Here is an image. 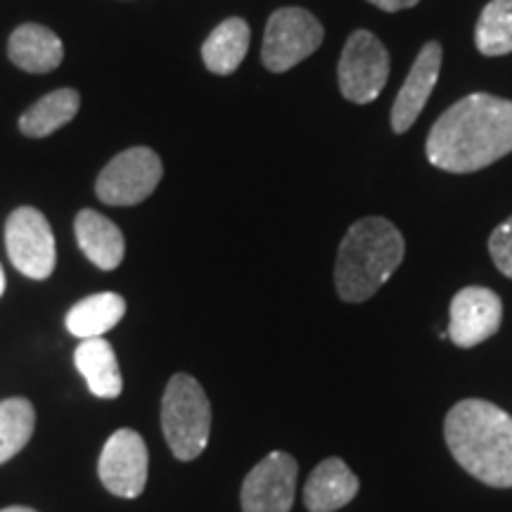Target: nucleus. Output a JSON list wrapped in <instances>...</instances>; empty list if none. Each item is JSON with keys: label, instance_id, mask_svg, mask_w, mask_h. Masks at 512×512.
<instances>
[{"label": "nucleus", "instance_id": "dca6fc26", "mask_svg": "<svg viewBox=\"0 0 512 512\" xmlns=\"http://www.w3.org/2000/svg\"><path fill=\"white\" fill-rule=\"evenodd\" d=\"M74 363L88 389L100 399H117L124 389L117 354H114L112 344L102 337L83 339L74 351Z\"/></svg>", "mask_w": 512, "mask_h": 512}, {"label": "nucleus", "instance_id": "5701e85b", "mask_svg": "<svg viewBox=\"0 0 512 512\" xmlns=\"http://www.w3.org/2000/svg\"><path fill=\"white\" fill-rule=\"evenodd\" d=\"M368 3H373L375 8H380L384 12H399V10L413 8V5H418L420 0H368Z\"/></svg>", "mask_w": 512, "mask_h": 512}, {"label": "nucleus", "instance_id": "f8f14e48", "mask_svg": "<svg viewBox=\"0 0 512 512\" xmlns=\"http://www.w3.org/2000/svg\"><path fill=\"white\" fill-rule=\"evenodd\" d=\"M439 67H441V46L437 41H430L422 46V50L415 57L411 72H408L406 83L401 86L399 95H396L392 107V128L396 133H406L415 121H418L420 112L425 110L427 100L439 81Z\"/></svg>", "mask_w": 512, "mask_h": 512}, {"label": "nucleus", "instance_id": "393cba45", "mask_svg": "<svg viewBox=\"0 0 512 512\" xmlns=\"http://www.w3.org/2000/svg\"><path fill=\"white\" fill-rule=\"evenodd\" d=\"M3 292H5V273L3 268H0V297H3Z\"/></svg>", "mask_w": 512, "mask_h": 512}, {"label": "nucleus", "instance_id": "9b49d317", "mask_svg": "<svg viewBox=\"0 0 512 512\" xmlns=\"http://www.w3.org/2000/svg\"><path fill=\"white\" fill-rule=\"evenodd\" d=\"M503 320V302L494 290L465 287L451 302L448 337L460 349H472L494 337Z\"/></svg>", "mask_w": 512, "mask_h": 512}, {"label": "nucleus", "instance_id": "423d86ee", "mask_svg": "<svg viewBox=\"0 0 512 512\" xmlns=\"http://www.w3.org/2000/svg\"><path fill=\"white\" fill-rule=\"evenodd\" d=\"M325 31L309 10L280 8L268 19L261 60L266 69L280 74L292 69L306 57L316 53L323 43Z\"/></svg>", "mask_w": 512, "mask_h": 512}, {"label": "nucleus", "instance_id": "4be33fe9", "mask_svg": "<svg viewBox=\"0 0 512 512\" xmlns=\"http://www.w3.org/2000/svg\"><path fill=\"white\" fill-rule=\"evenodd\" d=\"M489 252L498 271L512 278V216L491 233Z\"/></svg>", "mask_w": 512, "mask_h": 512}, {"label": "nucleus", "instance_id": "ddd939ff", "mask_svg": "<svg viewBox=\"0 0 512 512\" xmlns=\"http://www.w3.org/2000/svg\"><path fill=\"white\" fill-rule=\"evenodd\" d=\"M358 477L342 458L323 460L304 486V505L309 512H335L358 494Z\"/></svg>", "mask_w": 512, "mask_h": 512}, {"label": "nucleus", "instance_id": "f03ea898", "mask_svg": "<svg viewBox=\"0 0 512 512\" xmlns=\"http://www.w3.org/2000/svg\"><path fill=\"white\" fill-rule=\"evenodd\" d=\"M444 437L456 463L479 482L512 486V418L482 399L456 403L446 415Z\"/></svg>", "mask_w": 512, "mask_h": 512}, {"label": "nucleus", "instance_id": "f257e3e1", "mask_svg": "<svg viewBox=\"0 0 512 512\" xmlns=\"http://www.w3.org/2000/svg\"><path fill=\"white\" fill-rule=\"evenodd\" d=\"M427 159L448 174L482 171L512 152V102L475 93L441 114L425 145Z\"/></svg>", "mask_w": 512, "mask_h": 512}, {"label": "nucleus", "instance_id": "4468645a", "mask_svg": "<svg viewBox=\"0 0 512 512\" xmlns=\"http://www.w3.org/2000/svg\"><path fill=\"white\" fill-rule=\"evenodd\" d=\"M74 233L76 240H79L81 252L88 256L93 266L102 268V271H114L121 264V259H124V233H121L117 223H112L107 216L98 214V211H79L74 221Z\"/></svg>", "mask_w": 512, "mask_h": 512}, {"label": "nucleus", "instance_id": "f3484780", "mask_svg": "<svg viewBox=\"0 0 512 512\" xmlns=\"http://www.w3.org/2000/svg\"><path fill=\"white\" fill-rule=\"evenodd\" d=\"M126 302L121 294L100 292L93 297L81 299L67 313V330L79 339L102 337L105 332L117 328V323L124 318Z\"/></svg>", "mask_w": 512, "mask_h": 512}, {"label": "nucleus", "instance_id": "a211bd4d", "mask_svg": "<svg viewBox=\"0 0 512 512\" xmlns=\"http://www.w3.org/2000/svg\"><path fill=\"white\" fill-rule=\"evenodd\" d=\"M249 50V27L245 19L230 17L211 31L202 46V60L209 72L228 76L240 67Z\"/></svg>", "mask_w": 512, "mask_h": 512}, {"label": "nucleus", "instance_id": "2eb2a0df", "mask_svg": "<svg viewBox=\"0 0 512 512\" xmlns=\"http://www.w3.org/2000/svg\"><path fill=\"white\" fill-rule=\"evenodd\" d=\"M12 64L29 74H46L57 69L64 60L60 36L41 24H22L12 31L8 43Z\"/></svg>", "mask_w": 512, "mask_h": 512}, {"label": "nucleus", "instance_id": "20e7f679", "mask_svg": "<svg viewBox=\"0 0 512 512\" xmlns=\"http://www.w3.org/2000/svg\"><path fill=\"white\" fill-rule=\"evenodd\" d=\"M162 430L178 460H195L209 444L211 406L200 382L178 373L166 384L162 399Z\"/></svg>", "mask_w": 512, "mask_h": 512}, {"label": "nucleus", "instance_id": "0eeeda50", "mask_svg": "<svg viewBox=\"0 0 512 512\" xmlns=\"http://www.w3.org/2000/svg\"><path fill=\"white\" fill-rule=\"evenodd\" d=\"M5 247L12 266L31 280H46L55 271V235L46 216L34 207H19L8 216Z\"/></svg>", "mask_w": 512, "mask_h": 512}, {"label": "nucleus", "instance_id": "39448f33", "mask_svg": "<svg viewBox=\"0 0 512 512\" xmlns=\"http://www.w3.org/2000/svg\"><path fill=\"white\" fill-rule=\"evenodd\" d=\"M162 174L164 166L157 152L150 147H131L100 171L95 192L100 202L112 207H133L155 192Z\"/></svg>", "mask_w": 512, "mask_h": 512}, {"label": "nucleus", "instance_id": "b1692460", "mask_svg": "<svg viewBox=\"0 0 512 512\" xmlns=\"http://www.w3.org/2000/svg\"><path fill=\"white\" fill-rule=\"evenodd\" d=\"M0 512H36V510L22 508V505H12V508H5V510H0Z\"/></svg>", "mask_w": 512, "mask_h": 512}, {"label": "nucleus", "instance_id": "7ed1b4c3", "mask_svg": "<svg viewBox=\"0 0 512 512\" xmlns=\"http://www.w3.org/2000/svg\"><path fill=\"white\" fill-rule=\"evenodd\" d=\"M403 238L387 219L356 221L337 252L335 285L344 302H366L396 273L403 261Z\"/></svg>", "mask_w": 512, "mask_h": 512}, {"label": "nucleus", "instance_id": "412c9836", "mask_svg": "<svg viewBox=\"0 0 512 512\" xmlns=\"http://www.w3.org/2000/svg\"><path fill=\"white\" fill-rule=\"evenodd\" d=\"M475 43L486 57L512 53V0H491L479 15Z\"/></svg>", "mask_w": 512, "mask_h": 512}, {"label": "nucleus", "instance_id": "1a4fd4ad", "mask_svg": "<svg viewBox=\"0 0 512 512\" xmlns=\"http://www.w3.org/2000/svg\"><path fill=\"white\" fill-rule=\"evenodd\" d=\"M299 465L290 453L273 451L242 482L245 512H290L297 491Z\"/></svg>", "mask_w": 512, "mask_h": 512}, {"label": "nucleus", "instance_id": "6ab92c4d", "mask_svg": "<svg viewBox=\"0 0 512 512\" xmlns=\"http://www.w3.org/2000/svg\"><path fill=\"white\" fill-rule=\"evenodd\" d=\"M81 98L74 88H60V91L48 93L36 105H31L19 119V131L29 138H46L57 128L69 124L79 112Z\"/></svg>", "mask_w": 512, "mask_h": 512}, {"label": "nucleus", "instance_id": "aec40b11", "mask_svg": "<svg viewBox=\"0 0 512 512\" xmlns=\"http://www.w3.org/2000/svg\"><path fill=\"white\" fill-rule=\"evenodd\" d=\"M36 427V411L31 401L15 396L0 401V465L15 458L29 444Z\"/></svg>", "mask_w": 512, "mask_h": 512}, {"label": "nucleus", "instance_id": "6e6552de", "mask_svg": "<svg viewBox=\"0 0 512 512\" xmlns=\"http://www.w3.org/2000/svg\"><path fill=\"white\" fill-rule=\"evenodd\" d=\"M339 91L356 105H368L389 79V53L370 31H354L339 57Z\"/></svg>", "mask_w": 512, "mask_h": 512}, {"label": "nucleus", "instance_id": "9d476101", "mask_svg": "<svg viewBox=\"0 0 512 512\" xmlns=\"http://www.w3.org/2000/svg\"><path fill=\"white\" fill-rule=\"evenodd\" d=\"M147 463V446L136 430L114 432L100 453V482L114 496L138 498L147 484Z\"/></svg>", "mask_w": 512, "mask_h": 512}]
</instances>
